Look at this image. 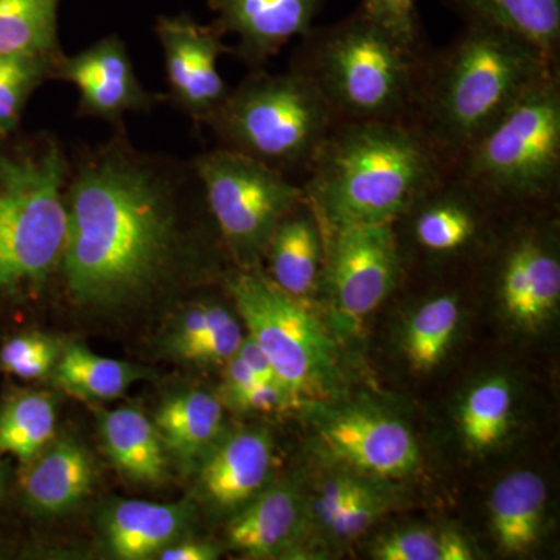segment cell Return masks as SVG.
<instances>
[{
	"label": "cell",
	"instance_id": "cell-1",
	"mask_svg": "<svg viewBox=\"0 0 560 560\" xmlns=\"http://www.w3.org/2000/svg\"><path fill=\"white\" fill-rule=\"evenodd\" d=\"M205 201L190 162L132 145L127 131L70 154L60 278L84 307L138 301L201 257L189 212Z\"/></svg>",
	"mask_w": 560,
	"mask_h": 560
},
{
	"label": "cell",
	"instance_id": "cell-2",
	"mask_svg": "<svg viewBox=\"0 0 560 560\" xmlns=\"http://www.w3.org/2000/svg\"><path fill=\"white\" fill-rule=\"evenodd\" d=\"M559 66L511 33L464 22L423 57L410 124L448 168Z\"/></svg>",
	"mask_w": 560,
	"mask_h": 560
},
{
	"label": "cell",
	"instance_id": "cell-3",
	"mask_svg": "<svg viewBox=\"0 0 560 560\" xmlns=\"http://www.w3.org/2000/svg\"><path fill=\"white\" fill-rule=\"evenodd\" d=\"M445 171L411 124H337L302 189L326 228L394 223Z\"/></svg>",
	"mask_w": 560,
	"mask_h": 560
},
{
	"label": "cell",
	"instance_id": "cell-4",
	"mask_svg": "<svg viewBox=\"0 0 560 560\" xmlns=\"http://www.w3.org/2000/svg\"><path fill=\"white\" fill-rule=\"evenodd\" d=\"M69 171L54 132L0 135V301L39 296L60 278Z\"/></svg>",
	"mask_w": 560,
	"mask_h": 560
},
{
	"label": "cell",
	"instance_id": "cell-5",
	"mask_svg": "<svg viewBox=\"0 0 560 560\" xmlns=\"http://www.w3.org/2000/svg\"><path fill=\"white\" fill-rule=\"evenodd\" d=\"M429 49H410L357 10L334 24L313 25L300 38L290 70L318 91L338 124H410Z\"/></svg>",
	"mask_w": 560,
	"mask_h": 560
},
{
	"label": "cell",
	"instance_id": "cell-6",
	"mask_svg": "<svg viewBox=\"0 0 560 560\" xmlns=\"http://www.w3.org/2000/svg\"><path fill=\"white\" fill-rule=\"evenodd\" d=\"M447 171L499 213L555 209L560 189V70L530 90Z\"/></svg>",
	"mask_w": 560,
	"mask_h": 560
},
{
	"label": "cell",
	"instance_id": "cell-7",
	"mask_svg": "<svg viewBox=\"0 0 560 560\" xmlns=\"http://www.w3.org/2000/svg\"><path fill=\"white\" fill-rule=\"evenodd\" d=\"M338 121L300 73L250 70L224 98L208 128L220 149L283 175H304Z\"/></svg>",
	"mask_w": 560,
	"mask_h": 560
},
{
	"label": "cell",
	"instance_id": "cell-8",
	"mask_svg": "<svg viewBox=\"0 0 560 560\" xmlns=\"http://www.w3.org/2000/svg\"><path fill=\"white\" fill-rule=\"evenodd\" d=\"M224 287L248 337L296 404L329 399L340 388L337 345L305 301L280 290L261 268H235L224 276Z\"/></svg>",
	"mask_w": 560,
	"mask_h": 560
},
{
	"label": "cell",
	"instance_id": "cell-9",
	"mask_svg": "<svg viewBox=\"0 0 560 560\" xmlns=\"http://www.w3.org/2000/svg\"><path fill=\"white\" fill-rule=\"evenodd\" d=\"M206 205L237 268H261L279 221L304 198L300 184L235 151H205L191 160Z\"/></svg>",
	"mask_w": 560,
	"mask_h": 560
},
{
	"label": "cell",
	"instance_id": "cell-10",
	"mask_svg": "<svg viewBox=\"0 0 560 560\" xmlns=\"http://www.w3.org/2000/svg\"><path fill=\"white\" fill-rule=\"evenodd\" d=\"M326 228V226H324ZM323 285L342 323L355 327L399 287L405 261L393 223L326 228Z\"/></svg>",
	"mask_w": 560,
	"mask_h": 560
},
{
	"label": "cell",
	"instance_id": "cell-11",
	"mask_svg": "<svg viewBox=\"0 0 560 560\" xmlns=\"http://www.w3.org/2000/svg\"><path fill=\"white\" fill-rule=\"evenodd\" d=\"M167 77V102L197 127H208L230 94L219 70L223 55H231L215 25H202L189 14L161 16L154 25Z\"/></svg>",
	"mask_w": 560,
	"mask_h": 560
},
{
	"label": "cell",
	"instance_id": "cell-12",
	"mask_svg": "<svg viewBox=\"0 0 560 560\" xmlns=\"http://www.w3.org/2000/svg\"><path fill=\"white\" fill-rule=\"evenodd\" d=\"M495 213L480 195L445 171L393 224L397 232H407L416 253L431 260H448L481 245L488 220Z\"/></svg>",
	"mask_w": 560,
	"mask_h": 560
},
{
	"label": "cell",
	"instance_id": "cell-13",
	"mask_svg": "<svg viewBox=\"0 0 560 560\" xmlns=\"http://www.w3.org/2000/svg\"><path fill=\"white\" fill-rule=\"evenodd\" d=\"M57 80L68 81L79 91L77 116L106 121L114 130H125L128 114L147 113L167 102V95L143 86L127 44L116 33L75 55H65Z\"/></svg>",
	"mask_w": 560,
	"mask_h": 560
},
{
	"label": "cell",
	"instance_id": "cell-14",
	"mask_svg": "<svg viewBox=\"0 0 560 560\" xmlns=\"http://www.w3.org/2000/svg\"><path fill=\"white\" fill-rule=\"evenodd\" d=\"M316 433L331 458L361 474L404 478L418 469L420 453L410 429L400 420L366 407L327 412Z\"/></svg>",
	"mask_w": 560,
	"mask_h": 560
},
{
	"label": "cell",
	"instance_id": "cell-15",
	"mask_svg": "<svg viewBox=\"0 0 560 560\" xmlns=\"http://www.w3.org/2000/svg\"><path fill=\"white\" fill-rule=\"evenodd\" d=\"M555 243L541 221H528L500 249L497 293L504 312L522 326H539L558 311L560 260Z\"/></svg>",
	"mask_w": 560,
	"mask_h": 560
},
{
	"label": "cell",
	"instance_id": "cell-16",
	"mask_svg": "<svg viewBox=\"0 0 560 560\" xmlns=\"http://www.w3.org/2000/svg\"><path fill=\"white\" fill-rule=\"evenodd\" d=\"M324 0H209L221 35L235 36L231 55L250 70L264 69L291 39L312 31Z\"/></svg>",
	"mask_w": 560,
	"mask_h": 560
},
{
	"label": "cell",
	"instance_id": "cell-17",
	"mask_svg": "<svg viewBox=\"0 0 560 560\" xmlns=\"http://www.w3.org/2000/svg\"><path fill=\"white\" fill-rule=\"evenodd\" d=\"M326 253V228L304 195L272 232L261 257L268 265L264 272L280 290L305 301L323 285Z\"/></svg>",
	"mask_w": 560,
	"mask_h": 560
},
{
	"label": "cell",
	"instance_id": "cell-18",
	"mask_svg": "<svg viewBox=\"0 0 560 560\" xmlns=\"http://www.w3.org/2000/svg\"><path fill=\"white\" fill-rule=\"evenodd\" d=\"M272 442L265 431L245 430L213 445L201 464L198 488L215 511H238L270 477Z\"/></svg>",
	"mask_w": 560,
	"mask_h": 560
},
{
	"label": "cell",
	"instance_id": "cell-19",
	"mask_svg": "<svg viewBox=\"0 0 560 560\" xmlns=\"http://www.w3.org/2000/svg\"><path fill=\"white\" fill-rule=\"evenodd\" d=\"M21 475L22 497L38 514H61L90 495L95 481L92 456L79 441L60 438L27 460Z\"/></svg>",
	"mask_w": 560,
	"mask_h": 560
},
{
	"label": "cell",
	"instance_id": "cell-20",
	"mask_svg": "<svg viewBox=\"0 0 560 560\" xmlns=\"http://www.w3.org/2000/svg\"><path fill=\"white\" fill-rule=\"evenodd\" d=\"M189 521L187 504L124 500L114 503L106 512L103 533L114 558L142 560L153 558L175 544Z\"/></svg>",
	"mask_w": 560,
	"mask_h": 560
},
{
	"label": "cell",
	"instance_id": "cell-21",
	"mask_svg": "<svg viewBox=\"0 0 560 560\" xmlns=\"http://www.w3.org/2000/svg\"><path fill=\"white\" fill-rule=\"evenodd\" d=\"M103 448L113 466L138 485H160L167 478V448L160 430L135 408L98 411Z\"/></svg>",
	"mask_w": 560,
	"mask_h": 560
},
{
	"label": "cell",
	"instance_id": "cell-22",
	"mask_svg": "<svg viewBox=\"0 0 560 560\" xmlns=\"http://www.w3.org/2000/svg\"><path fill=\"white\" fill-rule=\"evenodd\" d=\"M301 517L300 500L293 490L268 489L238 510L228 526V540L232 548L253 558H271L296 539Z\"/></svg>",
	"mask_w": 560,
	"mask_h": 560
},
{
	"label": "cell",
	"instance_id": "cell-23",
	"mask_svg": "<svg viewBox=\"0 0 560 560\" xmlns=\"http://www.w3.org/2000/svg\"><path fill=\"white\" fill-rule=\"evenodd\" d=\"M547 486L533 471H515L495 486L489 499L490 523L501 550L526 555L544 526Z\"/></svg>",
	"mask_w": 560,
	"mask_h": 560
},
{
	"label": "cell",
	"instance_id": "cell-24",
	"mask_svg": "<svg viewBox=\"0 0 560 560\" xmlns=\"http://www.w3.org/2000/svg\"><path fill=\"white\" fill-rule=\"evenodd\" d=\"M464 22L511 33L560 62V0H444Z\"/></svg>",
	"mask_w": 560,
	"mask_h": 560
},
{
	"label": "cell",
	"instance_id": "cell-25",
	"mask_svg": "<svg viewBox=\"0 0 560 560\" xmlns=\"http://www.w3.org/2000/svg\"><path fill=\"white\" fill-rule=\"evenodd\" d=\"M165 448L183 466L200 463L223 429V401L202 389L176 394L156 415Z\"/></svg>",
	"mask_w": 560,
	"mask_h": 560
},
{
	"label": "cell",
	"instance_id": "cell-26",
	"mask_svg": "<svg viewBox=\"0 0 560 560\" xmlns=\"http://www.w3.org/2000/svg\"><path fill=\"white\" fill-rule=\"evenodd\" d=\"M140 377L138 366L105 359L79 342L66 346L54 368L58 386L88 400L117 399Z\"/></svg>",
	"mask_w": 560,
	"mask_h": 560
},
{
	"label": "cell",
	"instance_id": "cell-27",
	"mask_svg": "<svg viewBox=\"0 0 560 560\" xmlns=\"http://www.w3.org/2000/svg\"><path fill=\"white\" fill-rule=\"evenodd\" d=\"M57 405L49 394L18 393L0 407V455L27 463L55 438Z\"/></svg>",
	"mask_w": 560,
	"mask_h": 560
},
{
	"label": "cell",
	"instance_id": "cell-28",
	"mask_svg": "<svg viewBox=\"0 0 560 560\" xmlns=\"http://www.w3.org/2000/svg\"><path fill=\"white\" fill-rule=\"evenodd\" d=\"M60 0H0V57L60 55Z\"/></svg>",
	"mask_w": 560,
	"mask_h": 560
},
{
	"label": "cell",
	"instance_id": "cell-29",
	"mask_svg": "<svg viewBox=\"0 0 560 560\" xmlns=\"http://www.w3.org/2000/svg\"><path fill=\"white\" fill-rule=\"evenodd\" d=\"M459 320V298L438 294L415 312L405 335V352L412 370H433L447 352Z\"/></svg>",
	"mask_w": 560,
	"mask_h": 560
},
{
	"label": "cell",
	"instance_id": "cell-30",
	"mask_svg": "<svg viewBox=\"0 0 560 560\" xmlns=\"http://www.w3.org/2000/svg\"><path fill=\"white\" fill-rule=\"evenodd\" d=\"M65 55L62 51L60 55L0 57V135L16 132L33 92L46 81L57 80Z\"/></svg>",
	"mask_w": 560,
	"mask_h": 560
},
{
	"label": "cell",
	"instance_id": "cell-31",
	"mask_svg": "<svg viewBox=\"0 0 560 560\" xmlns=\"http://www.w3.org/2000/svg\"><path fill=\"white\" fill-rule=\"evenodd\" d=\"M512 390L506 378H490L471 389L460 407L464 440L474 451L492 447L510 427Z\"/></svg>",
	"mask_w": 560,
	"mask_h": 560
},
{
	"label": "cell",
	"instance_id": "cell-32",
	"mask_svg": "<svg viewBox=\"0 0 560 560\" xmlns=\"http://www.w3.org/2000/svg\"><path fill=\"white\" fill-rule=\"evenodd\" d=\"M374 558L381 560H470V545L456 530L441 534L408 529L382 537L375 544Z\"/></svg>",
	"mask_w": 560,
	"mask_h": 560
},
{
	"label": "cell",
	"instance_id": "cell-33",
	"mask_svg": "<svg viewBox=\"0 0 560 560\" xmlns=\"http://www.w3.org/2000/svg\"><path fill=\"white\" fill-rule=\"evenodd\" d=\"M61 350L47 335H18L0 349V370L22 381H38L54 371Z\"/></svg>",
	"mask_w": 560,
	"mask_h": 560
},
{
	"label": "cell",
	"instance_id": "cell-34",
	"mask_svg": "<svg viewBox=\"0 0 560 560\" xmlns=\"http://www.w3.org/2000/svg\"><path fill=\"white\" fill-rule=\"evenodd\" d=\"M359 10L410 49H429L419 21L418 0H361Z\"/></svg>",
	"mask_w": 560,
	"mask_h": 560
},
{
	"label": "cell",
	"instance_id": "cell-35",
	"mask_svg": "<svg viewBox=\"0 0 560 560\" xmlns=\"http://www.w3.org/2000/svg\"><path fill=\"white\" fill-rule=\"evenodd\" d=\"M243 338L241 324L226 312L208 334L175 353L179 359L194 363H228L232 357L237 355Z\"/></svg>",
	"mask_w": 560,
	"mask_h": 560
},
{
	"label": "cell",
	"instance_id": "cell-36",
	"mask_svg": "<svg viewBox=\"0 0 560 560\" xmlns=\"http://www.w3.org/2000/svg\"><path fill=\"white\" fill-rule=\"evenodd\" d=\"M383 501L370 486H361L348 506L327 525L340 537H355L363 533L381 515Z\"/></svg>",
	"mask_w": 560,
	"mask_h": 560
},
{
	"label": "cell",
	"instance_id": "cell-37",
	"mask_svg": "<svg viewBox=\"0 0 560 560\" xmlns=\"http://www.w3.org/2000/svg\"><path fill=\"white\" fill-rule=\"evenodd\" d=\"M224 396L230 407L242 411L280 412L296 404L285 386L270 382H256Z\"/></svg>",
	"mask_w": 560,
	"mask_h": 560
},
{
	"label": "cell",
	"instance_id": "cell-38",
	"mask_svg": "<svg viewBox=\"0 0 560 560\" xmlns=\"http://www.w3.org/2000/svg\"><path fill=\"white\" fill-rule=\"evenodd\" d=\"M361 486L363 482L352 480V478H334V480L327 481L315 501V511L319 521L326 526L329 525L348 506L349 501L355 497Z\"/></svg>",
	"mask_w": 560,
	"mask_h": 560
},
{
	"label": "cell",
	"instance_id": "cell-39",
	"mask_svg": "<svg viewBox=\"0 0 560 560\" xmlns=\"http://www.w3.org/2000/svg\"><path fill=\"white\" fill-rule=\"evenodd\" d=\"M238 359L248 366V370L260 378L261 382L280 383L278 375L272 370L270 360L267 359L259 346L256 345L248 335L243 338L241 349L237 352ZM282 385V383H280Z\"/></svg>",
	"mask_w": 560,
	"mask_h": 560
},
{
	"label": "cell",
	"instance_id": "cell-40",
	"mask_svg": "<svg viewBox=\"0 0 560 560\" xmlns=\"http://www.w3.org/2000/svg\"><path fill=\"white\" fill-rule=\"evenodd\" d=\"M156 558L162 560H213L219 558V550L208 541H180V544L165 547Z\"/></svg>",
	"mask_w": 560,
	"mask_h": 560
},
{
	"label": "cell",
	"instance_id": "cell-41",
	"mask_svg": "<svg viewBox=\"0 0 560 560\" xmlns=\"http://www.w3.org/2000/svg\"><path fill=\"white\" fill-rule=\"evenodd\" d=\"M7 485V471L5 467L0 464V497H2L3 490H5Z\"/></svg>",
	"mask_w": 560,
	"mask_h": 560
}]
</instances>
